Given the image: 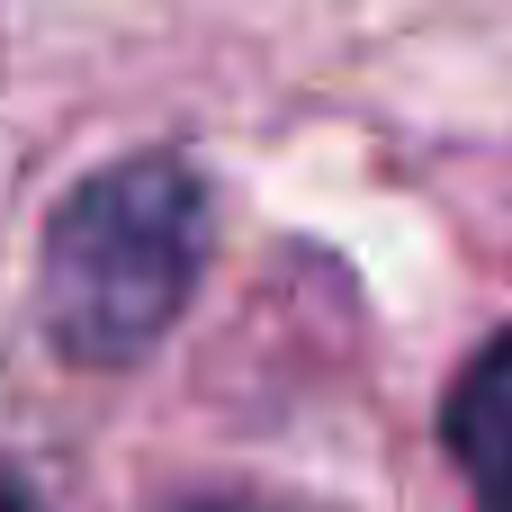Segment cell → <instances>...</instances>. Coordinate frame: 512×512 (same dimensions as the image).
<instances>
[{"label":"cell","instance_id":"3","mask_svg":"<svg viewBox=\"0 0 512 512\" xmlns=\"http://www.w3.org/2000/svg\"><path fill=\"white\" fill-rule=\"evenodd\" d=\"M0 512H36V495L18 486V468H0Z\"/></svg>","mask_w":512,"mask_h":512},{"label":"cell","instance_id":"2","mask_svg":"<svg viewBox=\"0 0 512 512\" xmlns=\"http://www.w3.org/2000/svg\"><path fill=\"white\" fill-rule=\"evenodd\" d=\"M441 441H450L477 512H512V333H495L459 369V387L441 405Z\"/></svg>","mask_w":512,"mask_h":512},{"label":"cell","instance_id":"1","mask_svg":"<svg viewBox=\"0 0 512 512\" xmlns=\"http://www.w3.org/2000/svg\"><path fill=\"white\" fill-rule=\"evenodd\" d=\"M198 252H207V198L171 153H126L81 189H63L45 225V270H36L54 351L81 369L144 360L189 306Z\"/></svg>","mask_w":512,"mask_h":512}]
</instances>
